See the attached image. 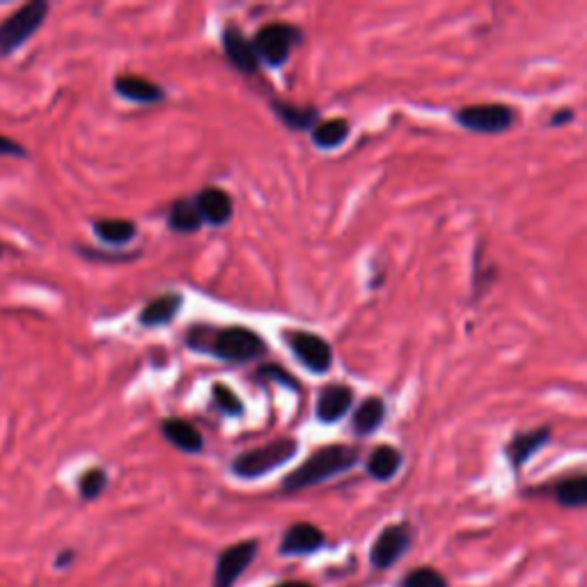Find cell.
Segmentation results:
<instances>
[{
  "label": "cell",
  "instance_id": "7",
  "mask_svg": "<svg viewBox=\"0 0 587 587\" xmlns=\"http://www.w3.org/2000/svg\"><path fill=\"white\" fill-rule=\"evenodd\" d=\"M285 340L289 344V349L294 351V356L299 358L310 372L324 374L331 370L333 351H331V344H328L324 338H319V335L308 333V331H289L285 335Z\"/></svg>",
  "mask_w": 587,
  "mask_h": 587
},
{
  "label": "cell",
  "instance_id": "31",
  "mask_svg": "<svg viewBox=\"0 0 587 587\" xmlns=\"http://www.w3.org/2000/svg\"><path fill=\"white\" fill-rule=\"evenodd\" d=\"M276 587H312V585L301 583V581H294V583H283V585H276Z\"/></svg>",
  "mask_w": 587,
  "mask_h": 587
},
{
  "label": "cell",
  "instance_id": "19",
  "mask_svg": "<svg viewBox=\"0 0 587 587\" xmlns=\"http://www.w3.org/2000/svg\"><path fill=\"white\" fill-rule=\"evenodd\" d=\"M383 420H386V402L381 397H367L356 409L351 427L358 436H370L383 425Z\"/></svg>",
  "mask_w": 587,
  "mask_h": 587
},
{
  "label": "cell",
  "instance_id": "1",
  "mask_svg": "<svg viewBox=\"0 0 587 587\" xmlns=\"http://www.w3.org/2000/svg\"><path fill=\"white\" fill-rule=\"evenodd\" d=\"M360 459V450L354 445H326V448L312 452L308 461L285 477V491H301L315 484H322L331 477L347 473Z\"/></svg>",
  "mask_w": 587,
  "mask_h": 587
},
{
  "label": "cell",
  "instance_id": "17",
  "mask_svg": "<svg viewBox=\"0 0 587 587\" xmlns=\"http://www.w3.org/2000/svg\"><path fill=\"white\" fill-rule=\"evenodd\" d=\"M161 432L170 445H175V448L182 452H189V455H198V452L205 448V438H202L200 429L189 425L186 420L168 418L161 425Z\"/></svg>",
  "mask_w": 587,
  "mask_h": 587
},
{
  "label": "cell",
  "instance_id": "20",
  "mask_svg": "<svg viewBox=\"0 0 587 587\" xmlns=\"http://www.w3.org/2000/svg\"><path fill=\"white\" fill-rule=\"evenodd\" d=\"M273 113H276L280 120H283L289 129L294 131H305V129H315L319 124V113L317 108L312 106H296L289 104V101H273L271 104Z\"/></svg>",
  "mask_w": 587,
  "mask_h": 587
},
{
  "label": "cell",
  "instance_id": "8",
  "mask_svg": "<svg viewBox=\"0 0 587 587\" xmlns=\"http://www.w3.org/2000/svg\"><path fill=\"white\" fill-rule=\"evenodd\" d=\"M411 546V528L406 523H395L381 530V535L374 542L370 551V560L377 569H388L409 551Z\"/></svg>",
  "mask_w": 587,
  "mask_h": 587
},
{
  "label": "cell",
  "instance_id": "22",
  "mask_svg": "<svg viewBox=\"0 0 587 587\" xmlns=\"http://www.w3.org/2000/svg\"><path fill=\"white\" fill-rule=\"evenodd\" d=\"M351 133V124L342 117H333V120L319 122L315 129H312V143H315L319 150H335L342 143H347Z\"/></svg>",
  "mask_w": 587,
  "mask_h": 587
},
{
  "label": "cell",
  "instance_id": "25",
  "mask_svg": "<svg viewBox=\"0 0 587 587\" xmlns=\"http://www.w3.org/2000/svg\"><path fill=\"white\" fill-rule=\"evenodd\" d=\"M211 402H214V409L221 411L223 416L239 418L241 413H244V402H241V397L228 386H223V383H216V386L211 388Z\"/></svg>",
  "mask_w": 587,
  "mask_h": 587
},
{
  "label": "cell",
  "instance_id": "4",
  "mask_svg": "<svg viewBox=\"0 0 587 587\" xmlns=\"http://www.w3.org/2000/svg\"><path fill=\"white\" fill-rule=\"evenodd\" d=\"M299 452V443L294 438H278L262 448L241 452V455L232 461V473L244 477V480H255V477L276 471L289 459L296 457Z\"/></svg>",
  "mask_w": 587,
  "mask_h": 587
},
{
  "label": "cell",
  "instance_id": "26",
  "mask_svg": "<svg viewBox=\"0 0 587 587\" xmlns=\"http://www.w3.org/2000/svg\"><path fill=\"white\" fill-rule=\"evenodd\" d=\"M402 587H448V581H445L443 574H438L432 567H420L413 569L409 576L404 578Z\"/></svg>",
  "mask_w": 587,
  "mask_h": 587
},
{
  "label": "cell",
  "instance_id": "30",
  "mask_svg": "<svg viewBox=\"0 0 587 587\" xmlns=\"http://www.w3.org/2000/svg\"><path fill=\"white\" fill-rule=\"evenodd\" d=\"M571 120H574V111H571V108H560V111L551 117V124L553 127H562V124H567Z\"/></svg>",
  "mask_w": 587,
  "mask_h": 587
},
{
  "label": "cell",
  "instance_id": "6",
  "mask_svg": "<svg viewBox=\"0 0 587 587\" xmlns=\"http://www.w3.org/2000/svg\"><path fill=\"white\" fill-rule=\"evenodd\" d=\"M455 120L466 131L484 133V136H496L512 129L516 122V111L507 104H473L464 106L455 113Z\"/></svg>",
  "mask_w": 587,
  "mask_h": 587
},
{
  "label": "cell",
  "instance_id": "32",
  "mask_svg": "<svg viewBox=\"0 0 587 587\" xmlns=\"http://www.w3.org/2000/svg\"><path fill=\"white\" fill-rule=\"evenodd\" d=\"M0 255H3V246H0Z\"/></svg>",
  "mask_w": 587,
  "mask_h": 587
},
{
  "label": "cell",
  "instance_id": "3",
  "mask_svg": "<svg viewBox=\"0 0 587 587\" xmlns=\"http://www.w3.org/2000/svg\"><path fill=\"white\" fill-rule=\"evenodd\" d=\"M49 17V3L46 0H33V3L19 7L0 23V58L12 56L23 44L44 26Z\"/></svg>",
  "mask_w": 587,
  "mask_h": 587
},
{
  "label": "cell",
  "instance_id": "24",
  "mask_svg": "<svg viewBox=\"0 0 587 587\" xmlns=\"http://www.w3.org/2000/svg\"><path fill=\"white\" fill-rule=\"evenodd\" d=\"M92 230H95L97 239L113 246L127 244V241L136 237V225L131 221H120V218H104V221H97L92 225Z\"/></svg>",
  "mask_w": 587,
  "mask_h": 587
},
{
  "label": "cell",
  "instance_id": "23",
  "mask_svg": "<svg viewBox=\"0 0 587 587\" xmlns=\"http://www.w3.org/2000/svg\"><path fill=\"white\" fill-rule=\"evenodd\" d=\"M168 225L170 230H175L179 234H191L198 232L202 225H205V221H202L195 200H177L175 205L170 207Z\"/></svg>",
  "mask_w": 587,
  "mask_h": 587
},
{
  "label": "cell",
  "instance_id": "5",
  "mask_svg": "<svg viewBox=\"0 0 587 587\" xmlns=\"http://www.w3.org/2000/svg\"><path fill=\"white\" fill-rule=\"evenodd\" d=\"M301 39L303 35L299 28L287 26V23H269V26L257 30L253 46L260 62H266L271 67H280L285 65L294 46L301 44Z\"/></svg>",
  "mask_w": 587,
  "mask_h": 587
},
{
  "label": "cell",
  "instance_id": "18",
  "mask_svg": "<svg viewBox=\"0 0 587 587\" xmlns=\"http://www.w3.org/2000/svg\"><path fill=\"white\" fill-rule=\"evenodd\" d=\"M402 461V452L393 448V445H379V448L372 450L370 459H367V473L377 482H388L399 473Z\"/></svg>",
  "mask_w": 587,
  "mask_h": 587
},
{
  "label": "cell",
  "instance_id": "14",
  "mask_svg": "<svg viewBox=\"0 0 587 587\" xmlns=\"http://www.w3.org/2000/svg\"><path fill=\"white\" fill-rule=\"evenodd\" d=\"M195 205L202 216V221L211 225H225L232 218V198L223 189H216V186H209V189H202L195 198Z\"/></svg>",
  "mask_w": 587,
  "mask_h": 587
},
{
  "label": "cell",
  "instance_id": "9",
  "mask_svg": "<svg viewBox=\"0 0 587 587\" xmlns=\"http://www.w3.org/2000/svg\"><path fill=\"white\" fill-rule=\"evenodd\" d=\"M255 555H257V542H253V539L225 549L216 562L214 587H234V583L239 581V576L244 574Z\"/></svg>",
  "mask_w": 587,
  "mask_h": 587
},
{
  "label": "cell",
  "instance_id": "12",
  "mask_svg": "<svg viewBox=\"0 0 587 587\" xmlns=\"http://www.w3.org/2000/svg\"><path fill=\"white\" fill-rule=\"evenodd\" d=\"M223 49L225 56H228V60L241 74H257V69H260V58H257L253 42H248L239 28L230 26L223 30Z\"/></svg>",
  "mask_w": 587,
  "mask_h": 587
},
{
  "label": "cell",
  "instance_id": "11",
  "mask_svg": "<svg viewBox=\"0 0 587 587\" xmlns=\"http://www.w3.org/2000/svg\"><path fill=\"white\" fill-rule=\"evenodd\" d=\"M351 406H354V390L347 383H331L317 399V418L324 425H333L347 416Z\"/></svg>",
  "mask_w": 587,
  "mask_h": 587
},
{
  "label": "cell",
  "instance_id": "16",
  "mask_svg": "<svg viewBox=\"0 0 587 587\" xmlns=\"http://www.w3.org/2000/svg\"><path fill=\"white\" fill-rule=\"evenodd\" d=\"M324 546V532L312 523H294L292 528L285 532L283 546L280 551L287 555H308L315 553Z\"/></svg>",
  "mask_w": 587,
  "mask_h": 587
},
{
  "label": "cell",
  "instance_id": "10",
  "mask_svg": "<svg viewBox=\"0 0 587 587\" xmlns=\"http://www.w3.org/2000/svg\"><path fill=\"white\" fill-rule=\"evenodd\" d=\"M553 429L551 427H535L526 432H516L505 445V455L510 459L514 471H521L528 461L537 455L544 445L551 443Z\"/></svg>",
  "mask_w": 587,
  "mask_h": 587
},
{
  "label": "cell",
  "instance_id": "27",
  "mask_svg": "<svg viewBox=\"0 0 587 587\" xmlns=\"http://www.w3.org/2000/svg\"><path fill=\"white\" fill-rule=\"evenodd\" d=\"M106 482H108L106 473L99 471V468H92V471H88L81 477V496L85 500L99 498L101 491L106 489Z\"/></svg>",
  "mask_w": 587,
  "mask_h": 587
},
{
  "label": "cell",
  "instance_id": "29",
  "mask_svg": "<svg viewBox=\"0 0 587 587\" xmlns=\"http://www.w3.org/2000/svg\"><path fill=\"white\" fill-rule=\"evenodd\" d=\"M0 156H17V159H26L28 152L17 143V140L0 136Z\"/></svg>",
  "mask_w": 587,
  "mask_h": 587
},
{
  "label": "cell",
  "instance_id": "21",
  "mask_svg": "<svg viewBox=\"0 0 587 587\" xmlns=\"http://www.w3.org/2000/svg\"><path fill=\"white\" fill-rule=\"evenodd\" d=\"M553 498L560 507H569V510L587 507V473L560 480L553 487Z\"/></svg>",
  "mask_w": 587,
  "mask_h": 587
},
{
  "label": "cell",
  "instance_id": "28",
  "mask_svg": "<svg viewBox=\"0 0 587 587\" xmlns=\"http://www.w3.org/2000/svg\"><path fill=\"white\" fill-rule=\"evenodd\" d=\"M255 379H266V381H271V379H276V381H280V383H287L289 388H299V383H296V379L294 377H289V374L283 370V367H278V365H266V367H260V372L255 374Z\"/></svg>",
  "mask_w": 587,
  "mask_h": 587
},
{
  "label": "cell",
  "instance_id": "2",
  "mask_svg": "<svg viewBox=\"0 0 587 587\" xmlns=\"http://www.w3.org/2000/svg\"><path fill=\"white\" fill-rule=\"evenodd\" d=\"M207 351L216 358L225 360V363H250V360L262 358L266 354V344L255 331L244 326L223 328V331L214 333L207 342Z\"/></svg>",
  "mask_w": 587,
  "mask_h": 587
},
{
  "label": "cell",
  "instance_id": "13",
  "mask_svg": "<svg viewBox=\"0 0 587 587\" xmlns=\"http://www.w3.org/2000/svg\"><path fill=\"white\" fill-rule=\"evenodd\" d=\"M113 85L117 95L133 101V104H159V101L166 99V92H163L161 85L147 81L143 76H117Z\"/></svg>",
  "mask_w": 587,
  "mask_h": 587
},
{
  "label": "cell",
  "instance_id": "15",
  "mask_svg": "<svg viewBox=\"0 0 587 587\" xmlns=\"http://www.w3.org/2000/svg\"><path fill=\"white\" fill-rule=\"evenodd\" d=\"M182 294L177 292H166L161 296H156L150 303L145 305L143 312H140L138 322L145 328H159V326H168L172 319L179 315L182 310Z\"/></svg>",
  "mask_w": 587,
  "mask_h": 587
}]
</instances>
